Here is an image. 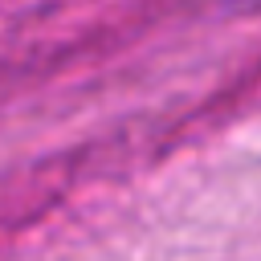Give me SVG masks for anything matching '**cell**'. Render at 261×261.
<instances>
[{"label":"cell","instance_id":"cell-1","mask_svg":"<svg viewBox=\"0 0 261 261\" xmlns=\"http://www.w3.org/2000/svg\"><path fill=\"white\" fill-rule=\"evenodd\" d=\"M237 4H261V0H237Z\"/></svg>","mask_w":261,"mask_h":261}]
</instances>
